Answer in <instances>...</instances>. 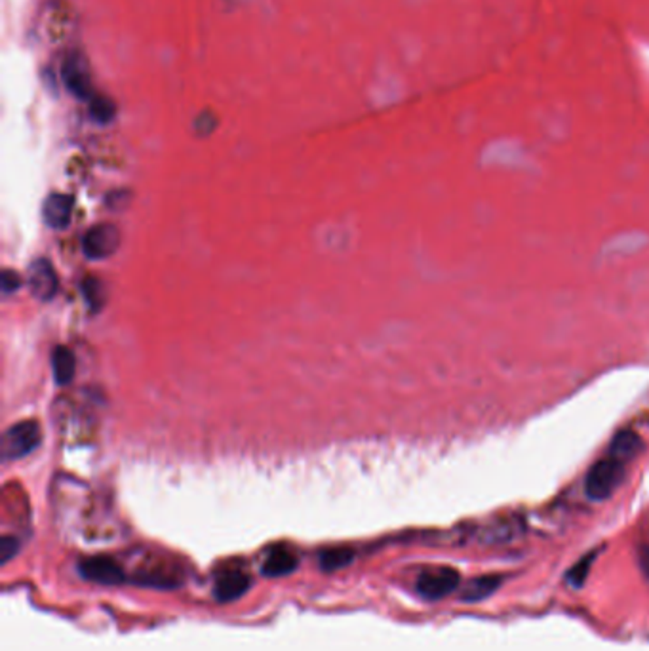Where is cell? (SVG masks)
I'll return each mask as SVG.
<instances>
[{
  "mask_svg": "<svg viewBox=\"0 0 649 651\" xmlns=\"http://www.w3.org/2000/svg\"><path fill=\"white\" fill-rule=\"evenodd\" d=\"M642 449V440L634 430H623L609 444L605 456L598 459L586 472L585 491L586 498L593 501H605L621 486L628 463H631Z\"/></svg>",
  "mask_w": 649,
  "mask_h": 651,
  "instance_id": "6da1fadb",
  "label": "cell"
},
{
  "mask_svg": "<svg viewBox=\"0 0 649 651\" xmlns=\"http://www.w3.org/2000/svg\"><path fill=\"white\" fill-rule=\"evenodd\" d=\"M43 442V429L34 419H25L12 425L3 434V440H0V451H3L5 461L22 459L29 456L31 451L38 448Z\"/></svg>",
  "mask_w": 649,
  "mask_h": 651,
  "instance_id": "7a4b0ae2",
  "label": "cell"
},
{
  "mask_svg": "<svg viewBox=\"0 0 649 651\" xmlns=\"http://www.w3.org/2000/svg\"><path fill=\"white\" fill-rule=\"evenodd\" d=\"M459 583L461 576L454 567H427L419 574L416 588L427 600H442L456 593Z\"/></svg>",
  "mask_w": 649,
  "mask_h": 651,
  "instance_id": "3957f363",
  "label": "cell"
},
{
  "mask_svg": "<svg viewBox=\"0 0 649 651\" xmlns=\"http://www.w3.org/2000/svg\"><path fill=\"white\" fill-rule=\"evenodd\" d=\"M121 231L111 223L92 227L83 239V252L88 260H107L121 246Z\"/></svg>",
  "mask_w": 649,
  "mask_h": 651,
  "instance_id": "277c9868",
  "label": "cell"
},
{
  "mask_svg": "<svg viewBox=\"0 0 649 651\" xmlns=\"http://www.w3.org/2000/svg\"><path fill=\"white\" fill-rule=\"evenodd\" d=\"M251 587V576L244 567L225 566L215 574L213 595L220 602H232L244 597Z\"/></svg>",
  "mask_w": 649,
  "mask_h": 651,
  "instance_id": "5b68a950",
  "label": "cell"
},
{
  "mask_svg": "<svg viewBox=\"0 0 649 651\" xmlns=\"http://www.w3.org/2000/svg\"><path fill=\"white\" fill-rule=\"evenodd\" d=\"M78 571L86 581L102 585H118L126 579L123 566L111 557H90L78 564Z\"/></svg>",
  "mask_w": 649,
  "mask_h": 651,
  "instance_id": "8992f818",
  "label": "cell"
},
{
  "mask_svg": "<svg viewBox=\"0 0 649 651\" xmlns=\"http://www.w3.org/2000/svg\"><path fill=\"white\" fill-rule=\"evenodd\" d=\"M29 286H31V291L36 300H41V301L54 300V295L57 293V288H59V282H57V274L50 261L36 260L31 263Z\"/></svg>",
  "mask_w": 649,
  "mask_h": 651,
  "instance_id": "52a82bcc",
  "label": "cell"
},
{
  "mask_svg": "<svg viewBox=\"0 0 649 651\" xmlns=\"http://www.w3.org/2000/svg\"><path fill=\"white\" fill-rule=\"evenodd\" d=\"M298 567H300L298 552L288 547H277L267 555L261 566V574L265 577H286L291 576Z\"/></svg>",
  "mask_w": 649,
  "mask_h": 651,
  "instance_id": "ba28073f",
  "label": "cell"
},
{
  "mask_svg": "<svg viewBox=\"0 0 649 651\" xmlns=\"http://www.w3.org/2000/svg\"><path fill=\"white\" fill-rule=\"evenodd\" d=\"M135 581L154 588H175L182 585V571L168 564H149L135 574Z\"/></svg>",
  "mask_w": 649,
  "mask_h": 651,
  "instance_id": "9c48e42d",
  "label": "cell"
},
{
  "mask_svg": "<svg viewBox=\"0 0 649 651\" xmlns=\"http://www.w3.org/2000/svg\"><path fill=\"white\" fill-rule=\"evenodd\" d=\"M44 222L52 229H65L73 217V199L69 194L54 192L44 201Z\"/></svg>",
  "mask_w": 649,
  "mask_h": 651,
  "instance_id": "30bf717a",
  "label": "cell"
},
{
  "mask_svg": "<svg viewBox=\"0 0 649 651\" xmlns=\"http://www.w3.org/2000/svg\"><path fill=\"white\" fill-rule=\"evenodd\" d=\"M52 370H54V380L59 387H65L74 380L76 371V360L71 349L67 347H55L52 352Z\"/></svg>",
  "mask_w": 649,
  "mask_h": 651,
  "instance_id": "8fae6325",
  "label": "cell"
},
{
  "mask_svg": "<svg viewBox=\"0 0 649 651\" xmlns=\"http://www.w3.org/2000/svg\"><path fill=\"white\" fill-rule=\"evenodd\" d=\"M65 83L78 97H88L90 95V78L86 65L81 57H73L65 65Z\"/></svg>",
  "mask_w": 649,
  "mask_h": 651,
  "instance_id": "7c38bea8",
  "label": "cell"
},
{
  "mask_svg": "<svg viewBox=\"0 0 649 651\" xmlns=\"http://www.w3.org/2000/svg\"><path fill=\"white\" fill-rule=\"evenodd\" d=\"M501 585V577L499 576H484V577H477L468 581V585L463 590V600L467 602H480L487 597H491L496 593Z\"/></svg>",
  "mask_w": 649,
  "mask_h": 651,
  "instance_id": "4fadbf2b",
  "label": "cell"
},
{
  "mask_svg": "<svg viewBox=\"0 0 649 651\" xmlns=\"http://www.w3.org/2000/svg\"><path fill=\"white\" fill-rule=\"evenodd\" d=\"M354 560V550L347 547H331L324 548L319 557V564L324 571H336L350 566Z\"/></svg>",
  "mask_w": 649,
  "mask_h": 651,
  "instance_id": "5bb4252c",
  "label": "cell"
},
{
  "mask_svg": "<svg viewBox=\"0 0 649 651\" xmlns=\"http://www.w3.org/2000/svg\"><path fill=\"white\" fill-rule=\"evenodd\" d=\"M596 555H598V552L595 550V552H588L586 557H583L572 569L567 571L565 581L572 587H575V588H581L586 583V577L590 574V567H593V564L596 560Z\"/></svg>",
  "mask_w": 649,
  "mask_h": 651,
  "instance_id": "9a60e30c",
  "label": "cell"
},
{
  "mask_svg": "<svg viewBox=\"0 0 649 651\" xmlns=\"http://www.w3.org/2000/svg\"><path fill=\"white\" fill-rule=\"evenodd\" d=\"M102 293H103V290H102V284L97 282V279H86L84 295H86V300H88V303L92 307L97 309L103 303V295Z\"/></svg>",
  "mask_w": 649,
  "mask_h": 651,
  "instance_id": "2e32d148",
  "label": "cell"
},
{
  "mask_svg": "<svg viewBox=\"0 0 649 651\" xmlns=\"http://www.w3.org/2000/svg\"><path fill=\"white\" fill-rule=\"evenodd\" d=\"M92 114L100 123H109L113 118V114H114V107L107 100H93L92 102Z\"/></svg>",
  "mask_w": 649,
  "mask_h": 651,
  "instance_id": "e0dca14e",
  "label": "cell"
},
{
  "mask_svg": "<svg viewBox=\"0 0 649 651\" xmlns=\"http://www.w3.org/2000/svg\"><path fill=\"white\" fill-rule=\"evenodd\" d=\"M19 286H22V276H19L15 271L6 269L3 272V291L5 293H12L15 291Z\"/></svg>",
  "mask_w": 649,
  "mask_h": 651,
  "instance_id": "ac0fdd59",
  "label": "cell"
},
{
  "mask_svg": "<svg viewBox=\"0 0 649 651\" xmlns=\"http://www.w3.org/2000/svg\"><path fill=\"white\" fill-rule=\"evenodd\" d=\"M15 550H17V541L12 538H5L3 547H0V552H3V557L0 558H3V562L6 564L15 555Z\"/></svg>",
  "mask_w": 649,
  "mask_h": 651,
  "instance_id": "d6986e66",
  "label": "cell"
}]
</instances>
